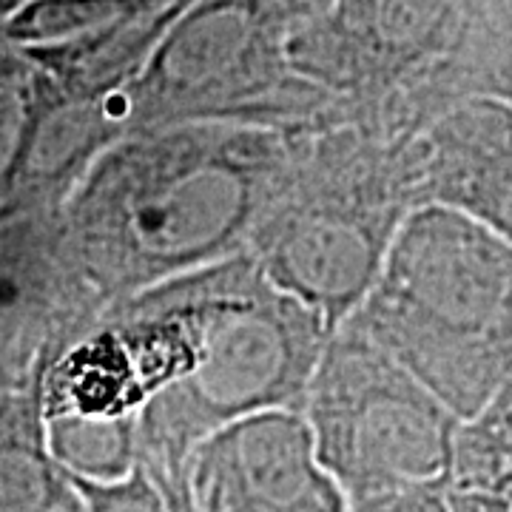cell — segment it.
<instances>
[{
  "label": "cell",
  "instance_id": "6da1fadb",
  "mask_svg": "<svg viewBox=\"0 0 512 512\" xmlns=\"http://www.w3.org/2000/svg\"><path fill=\"white\" fill-rule=\"evenodd\" d=\"M140 399L143 464L185 467L231 421L299 410L333 330L245 254L100 313Z\"/></svg>",
  "mask_w": 512,
  "mask_h": 512
},
{
  "label": "cell",
  "instance_id": "7a4b0ae2",
  "mask_svg": "<svg viewBox=\"0 0 512 512\" xmlns=\"http://www.w3.org/2000/svg\"><path fill=\"white\" fill-rule=\"evenodd\" d=\"M299 134L191 123L106 148L60 205L63 234L97 296L109 305L245 254Z\"/></svg>",
  "mask_w": 512,
  "mask_h": 512
},
{
  "label": "cell",
  "instance_id": "3957f363",
  "mask_svg": "<svg viewBox=\"0 0 512 512\" xmlns=\"http://www.w3.org/2000/svg\"><path fill=\"white\" fill-rule=\"evenodd\" d=\"M345 325L473 421L512 379V242L450 208H416Z\"/></svg>",
  "mask_w": 512,
  "mask_h": 512
},
{
  "label": "cell",
  "instance_id": "277c9868",
  "mask_svg": "<svg viewBox=\"0 0 512 512\" xmlns=\"http://www.w3.org/2000/svg\"><path fill=\"white\" fill-rule=\"evenodd\" d=\"M413 211L399 140L350 123L308 128L248 254L279 291L336 330L362 305Z\"/></svg>",
  "mask_w": 512,
  "mask_h": 512
},
{
  "label": "cell",
  "instance_id": "5b68a950",
  "mask_svg": "<svg viewBox=\"0 0 512 512\" xmlns=\"http://www.w3.org/2000/svg\"><path fill=\"white\" fill-rule=\"evenodd\" d=\"M316 458L345 498L447 487L461 421L350 325L336 328L302 404Z\"/></svg>",
  "mask_w": 512,
  "mask_h": 512
},
{
  "label": "cell",
  "instance_id": "8992f818",
  "mask_svg": "<svg viewBox=\"0 0 512 512\" xmlns=\"http://www.w3.org/2000/svg\"><path fill=\"white\" fill-rule=\"evenodd\" d=\"M106 302L63 234L60 211L0 220V393L43 382V370Z\"/></svg>",
  "mask_w": 512,
  "mask_h": 512
},
{
  "label": "cell",
  "instance_id": "52a82bcc",
  "mask_svg": "<svg viewBox=\"0 0 512 512\" xmlns=\"http://www.w3.org/2000/svg\"><path fill=\"white\" fill-rule=\"evenodd\" d=\"M185 481L200 512L348 510L299 410H265L225 424L194 447Z\"/></svg>",
  "mask_w": 512,
  "mask_h": 512
},
{
  "label": "cell",
  "instance_id": "ba28073f",
  "mask_svg": "<svg viewBox=\"0 0 512 512\" xmlns=\"http://www.w3.org/2000/svg\"><path fill=\"white\" fill-rule=\"evenodd\" d=\"M416 208L439 205L512 242V106L464 97L399 137Z\"/></svg>",
  "mask_w": 512,
  "mask_h": 512
},
{
  "label": "cell",
  "instance_id": "9c48e42d",
  "mask_svg": "<svg viewBox=\"0 0 512 512\" xmlns=\"http://www.w3.org/2000/svg\"><path fill=\"white\" fill-rule=\"evenodd\" d=\"M464 97L512 106V0H461L453 46L416 100L419 123Z\"/></svg>",
  "mask_w": 512,
  "mask_h": 512
},
{
  "label": "cell",
  "instance_id": "30bf717a",
  "mask_svg": "<svg viewBox=\"0 0 512 512\" xmlns=\"http://www.w3.org/2000/svg\"><path fill=\"white\" fill-rule=\"evenodd\" d=\"M72 478L46 441L40 384L0 399V512H60L77 504Z\"/></svg>",
  "mask_w": 512,
  "mask_h": 512
},
{
  "label": "cell",
  "instance_id": "8fae6325",
  "mask_svg": "<svg viewBox=\"0 0 512 512\" xmlns=\"http://www.w3.org/2000/svg\"><path fill=\"white\" fill-rule=\"evenodd\" d=\"M46 441L63 473L80 481H120L143 464L137 419L52 416Z\"/></svg>",
  "mask_w": 512,
  "mask_h": 512
},
{
  "label": "cell",
  "instance_id": "7c38bea8",
  "mask_svg": "<svg viewBox=\"0 0 512 512\" xmlns=\"http://www.w3.org/2000/svg\"><path fill=\"white\" fill-rule=\"evenodd\" d=\"M450 490L512 501V379L458 430Z\"/></svg>",
  "mask_w": 512,
  "mask_h": 512
},
{
  "label": "cell",
  "instance_id": "4fadbf2b",
  "mask_svg": "<svg viewBox=\"0 0 512 512\" xmlns=\"http://www.w3.org/2000/svg\"><path fill=\"white\" fill-rule=\"evenodd\" d=\"M72 487L83 512H174L160 478L146 464H140L131 476L106 484L72 478Z\"/></svg>",
  "mask_w": 512,
  "mask_h": 512
},
{
  "label": "cell",
  "instance_id": "5bb4252c",
  "mask_svg": "<svg viewBox=\"0 0 512 512\" xmlns=\"http://www.w3.org/2000/svg\"><path fill=\"white\" fill-rule=\"evenodd\" d=\"M29 77H32V66L26 55L0 35V140L3 143H9L12 131L18 126Z\"/></svg>",
  "mask_w": 512,
  "mask_h": 512
},
{
  "label": "cell",
  "instance_id": "9a60e30c",
  "mask_svg": "<svg viewBox=\"0 0 512 512\" xmlns=\"http://www.w3.org/2000/svg\"><path fill=\"white\" fill-rule=\"evenodd\" d=\"M345 512H450L447 487H402L348 498Z\"/></svg>",
  "mask_w": 512,
  "mask_h": 512
},
{
  "label": "cell",
  "instance_id": "2e32d148",
  "mask_svg": "<svg viewBox=\"0 0 512 512\" xmlns=\"http://www.w3.org/2000/svg\"><path fill=\"white\" fill-rule=\"evenodd\" d=\"M154 476L160 478V484L168 493L171 510L174 512H200L194 498L188 493V481H185V467H160V464H146Z\"/></svg>",
  "mask_w": 512,
  "mask_h": 512
},
{
  "label": "cell",
  "instance_id": "e0dca14e",
  "mask_svg": "<svg viewBox=\"0 0 512 512\" xmlns=\"http://www.w3.org/2000/svg\"><path fill=\"white\" fill-rule=\"evenodd\" d=\"M450 512H512V501L495 495L450 490Z\"/></svg>",
  "mask_w": 512,
  "mask_h": 512
},
{
  "label": "cell",
  "instance_id": "ac0fdd59",
  "mask_svg": "<svg viewBox=\"0 0 512 512\" xmlns=\"http://www.w3.org/2000/svg\"><path fill=\"white\" fill-rule=\"evenodd\" d=\"M60 512H83V507H80V501H77V504H72V507H66V510Z\"/></svg>",
  "mask_w": 512,
  "mask_h": 512
},
{
  "label": "cell",
  "instance_id": "d6986e66",
  "mask_svg": "<svg viewBox=\"0 0 512 512\" xmlns=\"http://www.w3.org/2000/svg\"><path fill=\"white\" fill-rule=\"evenodd\" d=\"M3 146H6V143H3V140H0V151H3Z\"/></svg>",
  "mask_w": 512,
  "mask_h": 512
}]
</instances>
